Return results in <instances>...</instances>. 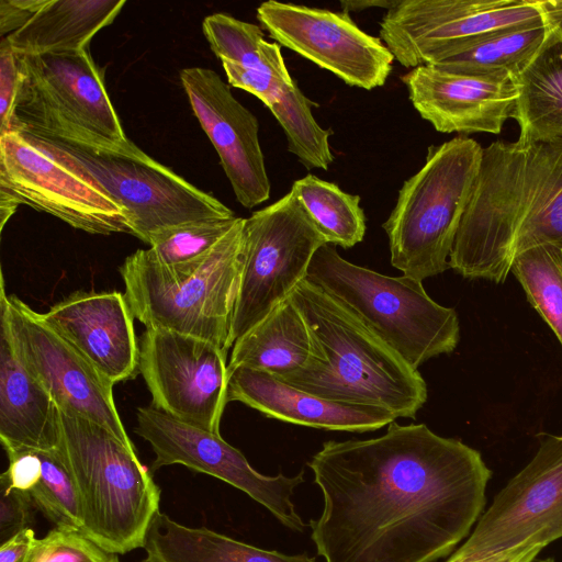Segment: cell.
Instances as JSON below:
<instances>
[{
	"instance_id": "obj_8",
	"label": "cell",
	"mask_w": 562,
	"mask_h": 562,
	"mask_svg": "<svg viewBox=\"0 0 562 562\" xmlns=\"http://www.w3.org/2000/svg\"><path fill=\"white\" fill-rule=\"evenodd\" d=\"M19 63L10 132L91 150H120L128 144L103 74L88 48L19 55Z\"/></svg>"
},
{
	"instance_id": "obj_41",
	"label": "cell",
	"mask_w": 562,
	"mask_h": 562,
	"mask_svg": "<svg viewBox=\"0 0 562 562\" xmlns=\"http://www.w3.org/2000/svg\"><path fill=\"white\" fill-rule=\"evenodd\" d=\"M542 548L520 547L480 558L460 555L453 551L446 562H533Z\"/></svg>"
},
{
	"instance_id": "obj_28",
	"label": "cell",
	"mask_w": 562,
	"mask_h": 562,
	"mask_svg": "<svg viewBox=\"0 0 562 562\" xmlns=\"http://www.w3.org/2000/svg\"><path fill=\"white\" fill-rule=\"evenodd\" d=\"M202 30L221 61L268 74L286 83L294 82L285 66L281 46L266 41L258 25L226 13H214L203 20Z\"/></svg>"
},
{
	"instance_id": "obj_17",
	"label": "cell",
	"mask_w": 562,
	"mask_h": 562,
	"mask_svg": "<svg viewBox=\"0 0 562 562\" xmlns=\"http://www.w3.org/2000/svg\"><path fill=\"white\" fill-rule=\"evenodd\" d=\"M257 19L280 46L349 86L372 90L392 72L390 49L359 29L349 13L269 0L257 8Z\"/></svg>"
},
{
	"instance_id": "obj_30",
	"label": "cell",
	"mask_w": 562,
	"mask_h": 562,
	"mask_svg": "<svg viewBox=\"0 0 562 562\" xmlns=\"http://www.w3.org/2000/svg\"><path fill=\"white\" fill-rule=\"evenodd\" d=\"M510 271L562 346V244H542L518 254Z\"/></svg>"
},
{
	"instance_id": "obj_12",
	"label": "cell",
	"mask_w": 562,
	"mask_h": 562,
	"mask_svg": "<svg viewBox=\"0 0 562 562\" xmlns=\"http://www.w3.org/2000/svg\"><path fill=\"white\" fill-rule=\"evenodd\" d=\"M0 327L23 367L44 386L59 409L97 423L133 443L116 411L113 383L71 344L15 295L0 285Z\"/></svg>"
},
{
	"instance_id": "obj_13",
	"label": "cell",
	"mask_w": 562,
	"mask_h": 562,
	"mask_svg": "<svg viewBox=\"0 0 562 562\" xmlns=\"http://www.w3.org/2000/svg\"><path fill=\"white\" fill-rule=\"evenodd\" d=\"M56 145L82 164L125 207L132 235L146 244L153 234L168 227L235 216L215 196L146 155L132 140L120 150Z\"/></svg>"
},
{
	"instance_id": "obj_9",
	"label": "cell",
	"mask_w": 562,
	"mask_h": 562,
	"mask_svg": "<svg viewBox=\"0 0 562 562\" xmlns=\"http://www.w3.org/2000/svg\"><path fill=\"white\" fill-rule=\"evenodd\" d=\"M0 189L20 204L89 234H132L127 211L56 144L10 132L0 136Z\"/></svg>"
},
{
	"instance_id": "obj_27",
	"label": "cell",
	"mask_w": 562,
	"mask_h": 562,
	"mask_svg": "<svg viewBox=\"0 0 562 562\" xmlns=\"http://www.w3.org/2000/svg\"><path fill=\"white\" fill-rule=\"evenodd\" d=\"M553 26L536 23L494 32L459 46L429 66L467 76H515Z\"/></svg>"
},
{
	"instance_id": "obj_26",
	"label": "cell",
	"mask_w": 562,
	"mask_h": 562,
	"mask_svg": "<svg viewBox=\"0 0 562 562\" xmlns=\"http://www.w3.org/2000/svg\"><path fill=\"white\" fill-rule=\"evenodd\" d=\"M143 548L142 562H316L306 553L265 550L205 527H188L161 512L151 520Z\"/></svg>"
},
{
	"instance_id": "obj_5",
	"label": "cell",
	"mask_w": 562,
	"mask_h": 562,
	"mask_svg": "<svg viewBox=\"0 0 562 562\" xmlns=\"http://www.w3.org/2000/svg\"><path fill=\"white\" fill-rule=\"evenodd\" d=\"M59 425L58 448L81 501L82 533L109 553L143 548L159 513L160 488L134 445L61 409Z\"/></svg>"
},
{
	"instance_id": "obj_7",
	"label": "cell",
	"mask_w": 562,
	"mask_h": 562,
	"mask_svg": "<svg viewBox=\"0 0 562 562\" xmlns=\"http://www.w3.org/2000/svg\"><path fill=\"white\" fill-rule=\"evenodd\" d=\"M307 279L350 308L416 370L458 346L456 310L435 302L420 280L389 277L353 265L331 244L315 252Z\"/></svg>"
},
{
	"instance_id": "obj_1",
	"label": "cell",
	"mask_w": 562,
	"mask_h": 562,
	"mask_svg": "<svg viewBox=\"0 0 562 562\" xmlns=\"http://www.w3.org/2000/svg\"><path fill=\"white\" fill-rule=\"evenodd\" d=\"M324 506L311 538L325 562H435L468 538L492 472L481 453L425 424L329 440L307 462Z\"/></svg>"
},
{
	"instance_id": "obj_35",
	"label": "cell",
	"mask_w": 562,
	"mask_h": 562,
	"mask_svg": "<svg viewBox=\"0 0 562 562\" xmlns=\"http://www.w3.org/2000/svg\"><path fill=\"white\" fill-rule=\"evenodd\" d=\"M19 87V55L4 36L0 43V136L11 131Z\"/></svg>"
},
{
	"instance_id": "obj_40",
	"label": "cell",
	"mask_w": 562,
	"mask_h": 562,
	"mask_svg": "<svg viewBox=\"0 0 562 562\" xmlns=\"http://www.w3.org/2000/svg\"><path fill=\"white\" fill-rule=\"evenodd\" d=\"M37 538L32 528H26L0 546V562H32Z\"/></svg>"
},
{
	"instance_id": "obj_21",
	"label": "cell",
	"mask_w": 562,
	"mask_h": 562,
	"mask_svg": "<svg viewBox=\"0 0 562 562\" xmlns=\"http://www.w3.org/2000/svg\"><path fill=\"white\" fill-rule=\"evenodd\" d=\"M227 401L269 418L326 430L372 431L396 419L386 409L326 400L246 367L228 368Z\"/></svg>"
},
{
	"instance_id": "obj_43",
	"label": "cell",
	"mask_w": 562,
	"mask_h": 562,
	"mask_svg": "<svg viewBox=\"0 0 562 562\" xmlns=\"http://www.w3.org/2000/svg\"><path fill=\"white\" fill-rule=\"evenodd\" d=\"M20 202L8 191L0 189V229L3 227L8 220L15 213Z\"/></svg>"
},
{
	"instance_id": "obj_29",
	"label": "cell",
	"mask_w": 562,
	"mask_h": 562,
	"mask_svg": "<svg viewBox=\"0 0 562 562\" xmlns=\"http://www.w3.org/2000/svg\"><path fill=\"white\" fill-rule=\"evenodd\" d=\"M291 191L325 237L327 244L351 248L366 235V216L360 196L337 184L307 175L292 184Z\"/></svg>"
},
{
	"instance_id": "obj_3",
	"label": "cell",
	"mask_w": 562,
	"mask_h": 562,
	"mask_svg": "<svg viewBox=\"0 0 562 562\" xmlns=\"http://www.w3.org/2000/svg\"><path fill=\"white\" fill-rule=\"evenodd\" d=\"M290 299L322 358L279 380L326 400L383 408L396 418H415L428 398L418 370L344 303L307 278Z\"/></svg>"
},
{
	"instance_id": "obj_11",
	"label": "cell",
	"mask_w": 562,
	"mask_h": 562,
	"mask_svg": "<svg viewBox=\"0 0 562 562\" xmlns=\"http://www.w3.org/2000/svg\"><path fill=\"white\" fill-rule=\"evenodd\" d=\"M327 244L290 190L244 224V259L232 323V344L285 301L307 278L315 252Z\"/></svg>"
},
{
	"instance_id": "obj_24",
	"label": "cell",
	"mask_w": 562,
	"mask_h": 562,
	"mask_svg": "<svg viewBox=\"0 0 562 562\" xmlns=\"http://www.w3.org/2000/svg\"><path fill=\"white\" fill-rule=\"evenodd\" d=\"M125 3V0H46L21 29L5 37L19 55L82 50L100 30L114 21Z\"/></svg>"
},
{
	"instance_id": "obj_31",
	"label": "cell",
	"mask_w": 562,
	"mask_h": 562,
	"mask_svg": "<svg viewBox=\"0 0 562 562\" xmlns=\"http://www.w3.org/2000/svg\"><path fill=\"white\" fill-rule=\"evenodd\" d=\"M269 110L285 134L289 151L307 169L328 170L334 160L329 145L333 132L318 125L311 101L296 82L285 87Z\"/></svg>"
},
{
	"instance_id": "obj_6",
	"label": "cell",
	"mask_w": 562,
	"mask_h": 562,
	"mask_svg": "<svg viewBox=\"0 0 562 562\" xmlns=\"http://www.w3.org/2000/svg\"><path fill=\"white\" fill-rule=\"evenodd\" d=\"M482 151L476 140L465 136L430 146L423 167L403 183L382 227L391 265L404 276L423 281L450 268Z\"/></svg>"
},
{
	"instance_id": "obj_45",
	"label": "cell",
	"mask_w": 562,
	"mask_h": 562,
	"mask_svg": "<svg viewBox=\"0 0 562 562\" xmlns=\"http://www.w3.org/2000/svg\"><path fill=\"white\" fill-rule=\"evenodd\" d=\"M109 562H120L117 554L113 553Z\"/></svg>"
},
{
	"instance_id": "obj_32",
	"label": "cell",
	"mask_w": 562,
	"mask_h": 562,
	"mask_svg": "<svg viewBox=\"0 0 562 562\" xmlns=\"http://www.w3.org/2000/svg\"><path fill=\"white\" fill-rule=\"evenodd\" d=\"M35 452L42 462V476L30 492L34 506L56 527L82 532L81 501L59 448Z\"/></svg>"
},
{
	"instance_id": "obj_23",
	"label": "cell",
	"mask_w": 562,
	"mask_h": 562,
	"mask_svg": "<svg viewBox=\"0 0 562 562\" xmlns=\"http://www.w3.org/2000/svg\"><path fill=\"white\" fill-rule=\"evenodd\" d=\"M321 358L305 319L288 297L234 342L228 368L246 367L281 379Z\"/></svg>"
},
{
	"instance_id": "obj_16",
	"label": "cell",
	"mask_w": 562,
	"mask_h": 562,
	"mask_svg": "<svg viewBox=\"0 0 562 562\" xmlns=\"http://www.w3.org/2000/svg\"><path fill=\"white\" fill-rule=\"evenodd\" d=\"M227 353L209 340L167 329H146L138 371L153 406L220 434L227 401Z\"/></svg>"
},
{
	"instance_id": "obj_44",
	"label": "cell",
	"mask_w": 562,
	"mask_h": 562,
	"mask_svg": "<svg viewBox=\"0 0 562 562\" xmlns=\"http://www.w3.org/2000/svg\"><path fill=\"white\" fill-rule=\"evenodd\" d=\"M533 562H554V559L547 558V559H541V560H535Z\"/></svg>"
},
{
	"instance_id": "obj_14",
	"label": "cell",
	"mask_w": 562,
	"mask_h": 562,
	"mask_svg": "<svg viewBox=\"0 0 562 562\" xmlns=\"http://www.w3.org/2000/svg\"><path fill=\"white\" fill-rule=\"evenodd\" d=\"M135 432L155 453L151 473L181 464L214 476L246 493L289 529L305 530L306 524L292 502L295 487L304 482L303 470L294 476L261 474L221 434L181 422L153 405L137 409Z\"/></svg>"
},
{
	"instance_id": "obj_37",
	"label": "cell",
	"mask_w": 562,
	"mask_h": 562,
	"mask_svg": "<svg viewBox=\"0 0 562 562\" xmlns=\"http://www.w3.org/2000/svg\"><path fill=\"white\" fill-rule=\"evenodd\" d=\"M228 83L235 88L246 90L257 97L269 109L274 104L286 83L271 75L248 70L229 61H222Z\"/></svg>"
},
{
	"instance_id": "obj_38",
	"label": "cell",
	"mask_w": 562,
	"mask_h": 562,
	"mask_svg": "<svg viewBox=\"0 0 562 562\" xmlns=\"http://www.w3.org/2000/svg\"><path fill=\"white\" fill-rule=\"evenodd\" d=\"M9 467L0 476V484L30 493L42 476V462L35 450L8 456Z\"/></svg>"
},
{
	"instance_id": "obj_19",
	"label": "cell",
	"mask_w": 562,
	"mask_h": 562,
	"mask_svg": "<svg viewBox=\"0 0 562 562\" xmlns=\"http://www.w3.org/2000/svg\"><path fill=\"white\" fill-rule=\"evenodd\" d=\"M402 81L419 115L447 134H499L517 100L514 76H467L419 66Z\"/></svg>"
},
{
	"instance_id": "obj_22",
	"label": "cell",
	"mask_w": 562,
	"mask_h": 562,
	"mask_svg": "<svg viewBox=\"0 0 562 562\" xmlns=\"http://www.w3.org/2000/svg\"><path fill=\"white\" fill-rule=\"evenodd\" d=\"M0 440L7 456L50 450L60 440L59 409L18 359L0 327Z\"/></svg>"
},
{
	"instance_id": "obj_39",
	"label": "cell",
	"mask_w": 562,
	"mask_h": 562,
	"mask_svg": "<svg viewBox=\"0 0 562 562\" xmlns=\"http://www.w3.org/2000/svg\"><path fill=\"white\" fill-rule=\"evenodd\" d=\"M46 0H1V37L21 29L45 3Z\"/></svg>"
},
{
	"instance_id": "obj_18",
	"label": "cell",
	"mask_w": 562,
	"mask_h": 562,
	"mask_svg": "<svg viewBox=\"0 0 562 562\" xmlns=\"http://www.w3.org/2000/svg\"><path fill=\"white\" fill-rule=\"evenodd\" d=\"M180 79L191 109L221 160L237 201L252 209L270 198L257 117L212 69L184 68Z\"/></svg>"
},
{
	"instance_id": "obj_15",
	"label": "cell",
	"mask_w": 562,
	"mask_h": 562,
	"mask_svg": "<svg viewBox=\"0 0 562 562\" xmlns=\"http://www.w3.org/2000/svg\"><path fill=\"white\" fill-rule=\"evenodd\" d=\"M562 538V434L549 435L531 460L495 495L460 555L480 558Z\"/></svg>"
},
{
	"instance_id": "obj_10",
	"label": "cell",
	"mask_w": 562,
	"mask_h": 562,
	"mask_svg": "<svg viewBox=\"0 0 562 562\" xmlns=\"http://www.w3.org/2000/svg\"><path fill=\"white\" fill-rule=\"evenodd\" d=\"M536 23L562 25V0H398L379 34L394 59L413 69L481 36Z\"/></svg>"
},
{
	"instance_id": "obj_33",
	"label": "cell",
	"mask_w": 562,
	"mask_h": 562,
	"mask_svg": "<svg viewBox=\"0 0 562 562\" xmlns=\"http://www.w3.org/2000/svg\"><path fill=\"white\" fill-rule=\"evenodd\" d=\"M238 217L192 221L156 232L149 249L162 265L189 262L206 255L233 228Z\"/></svg>"
},
{
	"instance_id": "obj_25",
	"label": "cell",
	"mask_w": 562,
	"mask_h": 562,
	"mask_svg": "<svg viewBox=\"0 0 562 562\" xmlns=\"http://www.w3.org/2000/svg\"><path fill=\"white\" fill-rule=\"evenodd\" d=\"M517 100L513 119L520 142L562 139V25L547 38L514 76Z\"/></svg>"
},
{
	"instance_id": "obj_2",
	"label": "cell",
	"mask_w": 562,
	"mask_h": 562,
	"mask_svg": "<svg viewBox=\"0 0 562 562\" xmlns=\"http://www.w3.org/2000/svg\"><path fill=\"white\" fill-rule=\"evenodd\" d=\"M548 243L562 244V139L483 147L450 268L503 283L518 254Z\"/></svg>"
},
{
	"instance_id": "obj_36",
	"label": "cell",
	"mask_w": 562,
	"mask_h": 562,
	"mask_svg": "<svg viewBox=\"0 0 562 562\" xmlns=\"http://www.w3.org/2000/svg\"><path fill=\"white\" fill-rule=\"evenodd\" d=\"M33 507L30 493L0 484V544L30 528Z\"/></svg>"
},
{
	"instance_id": "obj_34",
	"label": "cell",
	"mask_w": 562,
	"mask_h": 562,
	"mask_svg": "<svg viewBox=\"0 0 562 562\" xmlns=\"http://www.w3.org/2000/svg\"><path fill=\"white\" fill-rule=\"evenodd\" d=\"M112 554L80 530L55 527L37 540L32 562H109Z\"/></svg>"
},
{
	"instance_id": "obj_42",
	"label": "cell",
	"mask_w": 562,
	"mask_h": 562,
	"mask_svg": "<svg viewBox=\"0 0 562 562\" xmlns=\"http://www.w3.org/2000/svg\"><path fill=\"white\" fill-rule=\"evenodd\" d=\"M398 0H344L340 1L342 12H358L371 8L390 10L396 5Z\"/></svg>"
},
{
	"instance_id": "obj_4",
	"label": "cell",
	"mask_w": 562,
	"mask_h": 562,
	"mask_svg": "<svg viewBox=\"0 0 562 562\" xmlns=\"http://www.w3.org/2000/svg\"><path fill=\"white\" fill-rule=\"evenodd\" d=\"M244 224L206 255L184 263H160L138 249L120 268L125 297L146 329H167L211 341L228 353L244 259Z\"/></svg>"
},
{
	"instance_id": "obj_20",
	"label": "cell",
	"mask_w": 562,
	"mask_h": 562,
	"mask_svg": "<svg viewBox=\"0 0 562 562\" xmlns=\"http://www.w3.org/2000/svg\"><path fill=\"white\" fill-rule=\"evenodd\" d=\"M42 317L113 384L137 373L139 345L125 294L77 291Z\"/></svg>"
}]
</instances>
